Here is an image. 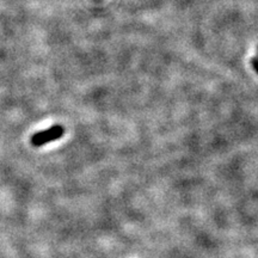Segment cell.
<instances>
[{"label":"cell","instance_id":"obj_1","mask_svg":"<svg viewBox=\"0 0 258 258\" xmlns=\"http://www.w3.org/2000/svg\"><path fill=\"white\" fill-rule=\"evenodd\" d=\"M63 127H61L59 124L53 125V127L46 129V131L38 132V133L34 134L31 138V144L34 145L35 147L43 146L48 143H51V141H55L57 139L62 138L63 135Z\"/></svg>","mask_w":258,"mask_h":258},{"label":"cell","instance_id":"obj_2","mask_svg":"<svg viewBox=\"0 0 258 258\" xmlns=\"http://www.w3.org/2000/svg\"><path fill=\"white\" fill-rule=\"evenodd\" d=\"M252 66L256 72L258 73V57H253L252 59Z\"/></svg>","mask_w":258,"mask_h":258}]
</instances>
